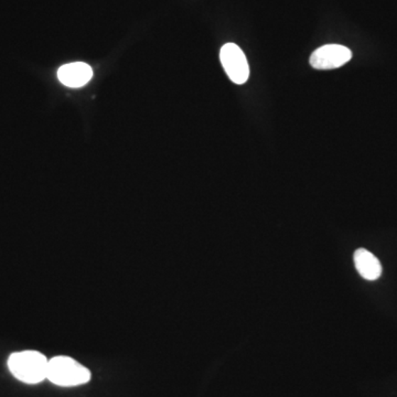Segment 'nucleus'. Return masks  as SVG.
<instances>
[{
    "label": "nucleus",
    "instance_id": "1",
    "mask_svg": "<svg viewBox=\"0 0 397 397\" xmlns=\"http://www.w3.org/2000/svg\"><path fill=\"white\" fill-rule=\"evenodd\" d=\"M49 360L38 351L13 353L8 360V368L17 380L27 384H38L47 379Z\"/></svg>",
    "mask_w": 397,
    "mask_h": 397
},
{
    "label": "nucleus",
    "instance_id": "2",
    "mask_svg": "<svg viewBox=\"0 0 397 397\" xmlns=\"http://www.w3.org/2000/svg\"><path fill=\"white\" fill-rule=\"evenodd\" d=\"M47 379L58 386L72 388L89 383L91 372L75 359L61 355L49 360Z\"/></svg>",
    "mask_w": 397,
    "mask_h": 397
},
{
    "label": "nucleus",
    "instance_id": "3",
    "mask_svg": "<svg viewBox=\"0 0 397 397\" xmlns=\"http://www.w3.org/2000/svg\"><path fill=\"white\" fill-rule=\"evenodd\" d=\"M220 60L227 77L235 85H244L249 77V65L244 52L235 43H227L220 51Z\"/></svg>",
    "mask_w": 397,
    "mask_h": 397
},
{
    "label": "nucleus",
    "instance_id": "4",
    "mask_svg": "<svg viewBox=\"0 0 397 397\" xmlns=\"http://www.w3.org/2000/svg\"><path fill=\"white\" fill-rule=\"evenodd\" d=\"M352 58L350 49L340 45H327L313 52L310 65L313 69L333 70L347 65Z\"/></svg>",
    "mask_w": 397,
    "mask_h": 397
},
{
    "label": "nucleus",
    "instance_id": "5",
    "mask_svg": "<svg viewBox=\"0 0 397 397\" xmlns=\"http://www.w3.org/2000/svg\"><path fill=\"white\" fill-rule=\"evenodd\" d=\"M93 70L85 62H73L62 65L58 71V79L62 85L71 89L85 87L91 81Z\"/></svg>",
    "mask_w": 397,
    "mask_h": 397
},
{
    "label": "nucleus",
    "instance_id": "6",
    "mask_svg": "<svg viewBox=\"0 0 397 397\" xmlns=\"http://www.w3.org/2000/svg\"><path fill=\"white\" fill-rule=\"evenodd\" d=\"M354 264L361 277L366 281H376L382 275V265L372 253L359 249L354 253Z\"/></svg>",
    "mask_w": 397,
    "mask_h": 397
}]
</instances>
